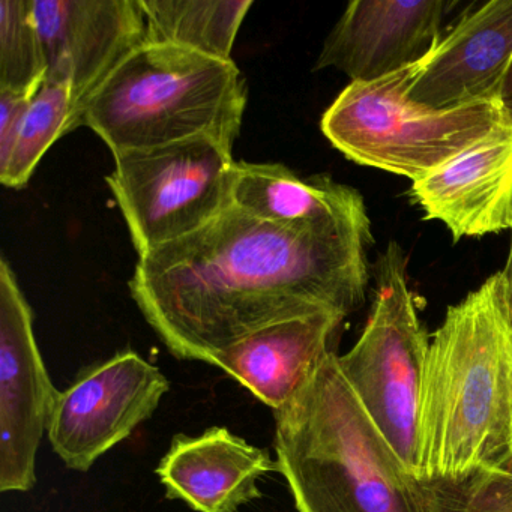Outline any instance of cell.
<instances>
[{"label": "cell", "instance_id": "cell-11", "mask_svg": "<svg viewBox=\"0 0 512 512\" xmlns=\"http://www.w3.org/2000/svg\"><path fill=\"white\" fill-rule=\"evenodd\" d=\"M512 68V0H490L464 14L415 65L409 97L434 110L502 103Z\"/></svg>", "mask_w": 512, "mask_h": 512}, {"label": "cell", "instance_id": "cell-3", "mask_svg": "<svg viewBox=\"0 0 512 512\" xmlns=\"http://www.w3.org/2000/svg\"><path fill=\"white\" fill-rule=\"evenodd\" d=\"M275 413L274 449L298 512H439L329 353Z\"/></svg>", "mask_w": 512, "mask_h": 512}, {"label": "cell", "instance_id": "cell-14", "mask_svg": "<svg viewBox=\"0 0 512 512\" xmlns=\"http://www.w3.org/2000/svg\"><path fill=\"white\" fill-rule=\"evenodd\" d=\"M271 472H278V463L269 451L224 427L176 434L155 470L167 499L196 512H238L263 496L257 482Z\"/></svg>", "mask_w": 512, "mask_h": 512}, {"label": "cell", "instance_id": "cell-12", "mask_svg": "<svg viewBox=\"0 0 512 512\" xmlns=\"http://www.w3.org/2000/svg\"><path fill=\"white\" fill-rule=\"evenodd\" d=\"M445 0H353L329 32L314 70L376 82L424 61L442 38Z\"/></svg>", "mask_w": 512, "mask_h": 512}, {"label": "cell", "instance_id": "cell-8", "mask_svg": "<svg viewBox=\"0 0 512 512\" xmlns=\"http://www.w3.org/2000/svg\"><path fill=\"white\" fill-rule=\"evenodd\" d=\"M169 391L160 368L134 350H122L59 391L47 427L50 445L68 469L88 472L152 418Z\"/></svg>", "mask_w": 512, "mask_h": 512}, {"label": "cell", "instance_id": "cell-7", "mask_svg": "<svg viewBox=\"0 0 512 512\" xmlns=\"http://www.w3.org/2000/svg\"><path fill=\"white\" fill-rule=\"evenodd\" d=\"M233 148L194 137L115 157L107 185L139 257L193 235L232 205Z\"/></svg>", "mask_w": 512, "mask_h": 512}, {"label": "cell", "instance_id": "cell-1", "mask_svg": "<svg viewBox=\"0 0 512 512\" xmlns=\"http://www.w3.org/2000/svg\"><path fill=\"white\" fill-rule=\"evenodd\" d=\"M371 244V229L287 226L230 205L193 235L139 257L128 287L176 359L209 364L272 323L358 311Z\"/></svg>", "mask_w": 512, "mask_h": 512}, {"label": "cell", "instance_id": "cell-21", "mask_svg": "<svg viewBox=\"0 0 512 512\" xmlns=\"http://www.w3.org/2000/svg\"><path fill=\"white\" fill-rule=\"evenodd\" d=\"M32 98L0 91V169L7 166Z\"/></svg>", "mask_w": 512, "mask_h": 512}, {"label": "cell", "instance_id": "cell-24", "mask_svg": "<svg viewBox=\"0 0 512 512\" xmlns=\"http://www.w3.org/2000/svg\"><path fill=\"white\" fill-rule=\"evenodd\" d=\"M497 470H503V472L512 473V455L508 458V460L505 461V463L502 464V467Z\"/></svg>", "mask_w": 512, "mask_h": 512}, {"label": "cell", "instance_id": "cell-5", "mask_svg": "<svg viewBox=\"0 0 512 512\" xmlns=\"http://www.w3.org/2000/svg\"><path fill=\"white\" fill-rule=\"evenodd\" d=\"M415 65L352 82L323 113L328 142L359 166L415 182L509 125L502 103L434 110L410 100Z\"/></svg>", "mask_w": 512, "mask_h": 512}, {"label": "cell", "instance_id": "cell-18", "mask_svg": "<svg viewBox=\"0 0 512 512\" xmlns=\"http://www.w3.org/2000/svg\"><path fill=\"white\" fill-rule=\"evenodd\" d=\"M74 113L71 89L61 83L44 82L29 104L7 166L0 169V182L14 190L26 187L53 143L71 133Z\"/></svg>", "mask_w": 512, "mask_h": 512}, {"label": "cell", "instance_id": "cell-17", "mask_svg": "<svg viewBox=\"0 0 512 512\" xmlns=\"http://www.w3.org/2000/svg\"><path fill=\"white\" fill-rule=\"evenodd\" d=\"M253 0H142L148 43L173 44L232 61L233 44Z\"/></svg>", "mask_w": 512, "mask_h": 512}, {"label": "cell", "instance_id": "cell-19", "mask_svg": "<svg viewBox=\"0 0 512 512\" xmlns=\"http://www.w3.org/2000/svg\"><path fill=\"white\" fill-rule=\"evenodd\" d=\"M46 76L34 0H0V91L35 97Z\"/></svg>", "mask_w": 512, "mask_h": 512}, {"label": "cell", "instance_id": "cell-6", "mask_svg": "<svg viewBox=\"0 0 512 512\" xmlns=\"http://www.w3.org/2000/svg\"><path fill=\"white\" fill-rule=\"evenodd\" d=\"M370 316L338 364L374 424L416 473V422L430 337L407 281V259L389 241L374 266Z\"/></svg>", "mask_w": 512, "mask_h": 512}, {"label": "cell", "instance_id": "cell-9", "mask_svg": "<svg viewBox=\"0 0 512 512\" xmlns=\"http://www.w3.org/2000/svg\"><path fill=\"white\" fill-rule=\"evenodd\" d=\"M59 391L44 365L34 313L16 274L0 259V491L37 484V455Z\"/></svg>", "mask_w": 512, "mask_h": 512}, {"label": "cell", "instance_id": "cell-10", "mask_svg": "<svg viewBox=\"0 0 512 512\" xmlns=\"http://www.w3.org/2000/svg\"><path fill=\"white\" fill-rule=\"evenodd\" d=\"M46 58V82L73 94L71 133L95 89L128 55L148 43L142 0H34Z\"/></svg>", "mask_w": 512, "mask_h": 512}, {"label": "cell", "instance_id": "cell-13", "mask_svg": "<svg viewBox=\"0 0 512 512\" xmlns=\"http://www.w3.org/2000/svg\"><path fill=\"white\" fill-rule=\"evenodd\" d=\"M425 220L445 224L454 242L509 230L512 127L505 125L440 169L412 182Z\"/></svg>", "mask_w": 512, "mask_h": 512}, {"label": "cell", "instance_id": "cell-2", "mask_svg": "<svg viewBox=\"0 0 512 512\" xmlns=\"http://www.w3.org/2000/svg\"><path fill=\"white\" fill-rule=\"evenodd\" d=\"M512 455V328L503 272L446 310L431 335L416 422V476L458 484Z\"/></svg>", "mask_w": 512, "mask_h": 512}, {"label": "cell", "instance_id": "cell-22", "mask_svg": "<svg viewBox=\"0 0 512 512\" xmlns=\"http://www.w3.org/2000/svg\"><path fill=\"white\" fill-rule=\"evenodd\" d=\"M509 230L512 232V215H511V227ZM503 277H505V289H506V307H508L509 323L512 328V244L511 251H509L508 262H506L505 269H503Z\"/></svg>", "mask_w": 512, "mask_h": 512}, {"label": "cell", "instance_id": "cell-4", "mask_svg": "<svg viewBox=\"0 0 512 512\" xmlns=\"http://www.w3.org/2000/svg\"><path fill=\"white\" fill-rule=\"evenodd\" d=\"M245 107L247 83L235 62L145 43L86 100L77 128H91L113 155L194 137L233 148Z\"/></svg>", "mask_w": 512, "mask_h": 512}, {"label": "cell", "instance_id": "cell-20", "mask_svg": "<svg viewBox=\"0 0 512 512\" xmlns=\"http://www.w3.org/2000/svg\"><path fill=\"white\" fill-rule=\"evenodd\" d=\"M439 512H512V473L481 470L458 484H431Z\"/></svg>", "mask_w": 512, "mask_h": 512}, {"label": "cell", "instance_id": "cell-16", "mask_svg": "<svg viewBox=\"0 0 512 512\" xmlns=\"http://www.w3.org/2000/svg\"><path fill=\"white\" fill-rule=\"evenodd\" d=\"M232 205L287 226L371 229L364 197L329 176L301 178L283 164L236 163Z\"/></svg>", "mask_w": 512, "mask_h": 512}, {"label": "cell", "instance_id": "cell-23", "mask_svg": "<svg viewBox=\"0 0 512 512\" xmlns=\"http://www.w3.org/2000/svg\"><path fill=\"white\" fill-rule=\"evenodd\" d=\"M502 107L506 119H508L509 125L512 127V68L511 71H509L505 86H503Z\"/></svg>", "mask_w": 512, "mask_h": 512}, {"label": "cell", "instance_id": "cell-15", "mask_svg": "<svg viewBox=\"0 0 512 512\" xmlns=\"http://www.w3.org/2000/svg\"><path fill=\"white\" fill-rule=\"evenodd\" d=\"M346 317L332 311L272 323L212 356L220 368L272 410L286 406L308 377L334 352Z\"/></svg>", "mask_w": 512, "mask_h": 512}]
</instances>
